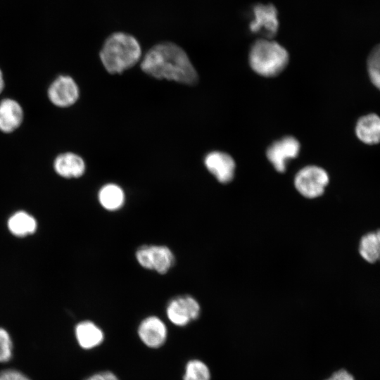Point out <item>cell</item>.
I'll list each match as a JSON object with an SVG mask.
<instances>
[{"label":"cell","mask_w":380,"mask_h":380,"mask_svg":"<svg viewBox=\"0 0 380 380\" xmlns=\"http://www.w3.org/2000/svg\"><path fill=\"white\" fill-rule=\"evenodd\" d=\"M0 380H30L26 375L13 369H7L0 372Z\"/></svg>","instance_id":"obj_22"},{"label":"cell","mask_w":380,"mask_h":380,"mask_svg":"<svg viewBox=\"0 0 380 380\" xmlns=\"http://www.w3.org/2000/svg\"><path fill=\"white\" fill-rule=\"evenodd\" d=\"M25 113L21 104L14 99L4 97L0 99V132L10 134L23 125Z\"/></svg>","instance_id":"obj_13"},{"label":"cell","mask_w":380,"mask_h":380,"mask_svg":"<svg viewBox=\"0 0 380 380\" xmlns=\"http://www.w3.org/2000/svg\"><path fill=\"white\" fill-rule=\"evenodd\" d=\"M201 314V305L192 296H177L169 300L166 315L171 323L177 327H185L196 320Z\"/></svg>","instance_id":"obj_7"},{"label":"cell","mask_w":380,"mask_h":380,"mask_svg":"<svg viewBox=\"0 0 380 380\" xmlns=\"http://www.w3.org/2000/svg\"><path fill=\"white\" fill-rule=\"evenodd\" d=\"M325 380H355V378L347 370L341 369L334 372Z\"/></svg>","instance_id":"obj_24"},{"label":"cell","mask_w":380,"mask_h":380,"mask_svg":"<svg viewBox=\"0 0 380 380\" xmlns=\"http://www.w3.org/2000/svg\"><path fill=\"white\" fill-rule=\"evenodd\" d=\"M294 186L305 198L312 199L321 196L329 182L327 172L317 165L301 168L294 177Z\"/></svg>","instance_id":"obj_5"},{"label":"cell","mask_w":380,"mask_h":380,"mask_svg":"<svg viewBox=\"0 0 380 380\" xmlns=\"http://www.w3.org/2000/svg\"><path fill=\"white\" fill-rule=\"evenodd\" d=\"M141 53L140 45L133 36L115 32L105 41L99 55L106 70L110 74H118L134 66Z\"/></svg>","instance_id":"obj_2"},{"label":"cell","mask_w":380,"mask_h":380,"mask_svg":"<svg viewBox=\"0 0 380 380\" xmlns=\"http://www.w3.org/2000/svg\"><path fill=\"white\" fill-rule=\"evenodd\" d=\"M355 134L359 140L366 144L380 143V117L369 113L360 117L355 124Z\"/></svg>","instance_id":"obj_15"},{"label":"cell","mask_w":380,"mask_h":380,"mask_svg":"<svg viewBox=\"0 0 380 380\" xmlns=\"http://www.w3.org/2000/svg\"><path fill=\"white\" fill-rule=\"evenodd\" d=\"M84 380H120L119 378L110 371H101L87 377Z\"/></svg>","instance_id":"obj_23"},{"label":"cell","mask_w":380,"mask_h":380,"mask_svg":"<svg viewBox=\"0 0 380 380\" xmlns=\"http://www.w3.org/2000/svg\"><path fill=\"white\" fill-rule=\"evenodd\" d=\"M135 258L144 269L160 274L167 273L175 263L174 253L165 245H141L136 250Z\"/></svg>","instance_id":"obj_4"},{"label":"cell","mask_w":380,"mask_h":380,"mask_svg":"<svg viewBox=\"0 0 380 380\" xmlns=\"http://www.w3.org/2000/svg\"><path fill=\"white\" fill-rule=\"evenodd\" d=\"M75 334L79 346L84 350L98 347L104 340L103 330L90 320L77 323L75 327Z\"/></svg>","instance_id":"obj_14"},{"label":"cell","mask_w":380,"mask_h":380,"mask_svg":"<svg viewBox=\"0 0 380 380\" xmlns=\"http://www.w3.org/2000/svg\"><path fill=\"white\" fill-rule=\"evenodd\" d=\"M253 18L249 24L253 33L262 32L269 39L274 36L279 28L277 11L272 5L257 4L253 8Z\"/></svg>","instance_id":"obj_10"},{"label":"cell","mask_w":380,"mask_h":380,"mask_svg":"<svg viewBox=\"0 0 380 380\" xmlns=\"http://www.w3.org/2000/svg\"><path fill=\"white\" fill-rule=\"evenodd\" d=\"M53 172L63 179H77L85 172L84 159L72 151H63L57 154L52 162Z\"/></svg>","instance_id":"obj_12"},{"label":"cell","mask_w":380,"mask_h":380,"mask_svg":"<svg viewBox=\"0 0 380 380\" xmlns=\"http://www.w3.org/2000/svg\"><path fill=\"white\" fill-rule=\"evenodd\" d=\"M137 334L140 340L147 347L157 349L162 347L167 336V327L158 317L151 315L139 323Z\"/></svg>","instance_id":"obj_9"},{"label":"cell","mask_w":380,"mask_h":380,"mask_svg":"<svg viewBox=\"0 0 380 380\" xmlns=\"http://www.w3.org/2000/svg\"><path fill=\"white\" fill-rule=\"evenodd\" d=\"M46 96L52 106L67 109L74 106L80 98V88L74 78L66 74L58 75L49 84Z\"/></svg>","instance_id":"obj_6"},{"label":"cell","mask_w":380,"mask_h":380,"mask_svg":"<svg viewBox=\"0 0 380 380\" xmlns=\"http://www.w3.org/2000/svg\"><path fill=\"white\" fill-rule=\"evenodd\" d=\"M142 70L156 79H165L193 85L198 82L197 72L186 52L171 42L153 46L144 57Z\"/></svg>","instance_id":"obj_1"},{"label":"cell","mask_w":380,"mask_h":380,"mask_svg":"<svg viewBox=\"0 0 380 380\" xmlns=\"http://www.w3.org/2000/svg\"><path fill=\"white\" fill-rule=\"evenodd\" d=\"M10 232L18 236H25L32 234L37 229V222L34 217L25 211H18L8 220Z\"/></svg>","instance_id":"obj_17"},{"label":"cell","mask_w":380,"mask_h":380,"mask_svg":"<svg viewBox=\"0 0 380 380\" xmlns=\"http://www.w3.org/2000/svg\"><path fill=\"white\" fill-rule=\"evenodd\" d=\"M359 253L369 263L380 261V229L369 232L361 238Z\"/></svg>","instance_id":"obj_18"},{"label":"cell","mask_w":380,"mask_h":380,"mask_svg":"<svg viewBox=\"0 0 380 380\" xmlns=\"http://www.w3.org/2000/svg\"><path fill=\"white\" fill-rule=\"evenodd\" d=\"M300 150L298 140L286 136L273 142L267 148L266 156L274 169L281 173L286 171L287 163L298 156Z\"/></svg>","instance_id":"obj_8"},{"label":"cell","mask_w":380,"mask_h":380,"mask_svg":"<svg viewBox=\"0 0 380 380\" xmlns=\"http://www.w3.org/2000/svg\"><path fill=\"white\" fill-rule=\"evenodd\" d=\"M204 164L220 183H229L234 177L235 161L225 152L218 151L210 152L204 158Z\"/></svg>","instance_id":"obj_11"},{"label":"cell","mask_w":380,"mask_h":380,"mask_svg":"<svg viewBox=\"0 0 380 380\" xmlns=\"http://www.w3.org/2000/svg\"><path fill=\"white\" fill-rule=\"evenodd\" d=\"M210 369L202 360L192 359L186 362L183 380H210Z\"/></svg>","instance_id":"obj_19"},{"label":"cell","mask_w":380,"mask_h":380,"mask_svg":"<svg viewBox=\"0 0 380 380\" xmlns=\"http://www.w3.org/2000/svg\"><path fill=\"white\" fill-rule=\"evenodd\" d=\"M13 343L9 334L0 328V362H6L12 357Z\"/></svg>","instance_id":"obj_21"},{"label":"cell","mask_w":380,"mask_h":380,"mask_svg":"<svg viewBox=\"0 0 380 380\" xmlns=\"http://www.w3.org/2000/svg\"><path fill=\"white\" fill-rule=\"evenodd\" d=\"M367 69L371 82L380 90V43L368 55Z\"/></svg>","instance_id":"obj_20"},{"label":"cell","mask_w":380,"mask_h":380,"mask_svg":"<svg viewBox=\"0 0 380 380\" xmlns=\"http://www.w3.org/2000/svg\"><path fill=\"white\" fill-rule=\"evenodd\" d=\"M289 60L286 49L278 42L269 39L255 42L248 56L252 70L258 75L267 77L279 75L287 66Z\"/></svg>","instance_id":"obj_3"},{"label":"cell","mask_w":380,"mask_h":380,"mask_svg":"<svg viewBox=\"0 0 380 380\" xmlns=\"http://www.w3.org/2000/svg\"><path fill=\"white\" fill-rule=\"evenodd\" d=\"M5 89V80L3 71L0 68V96L3 94Z\"/></svg>","instance_id":"obj_25"},{"label":"cell","mask_w":380,"mask_h":380,"mask_svg":"<svg viewBox=\"0 0 380 380\" xmlns=\"http://www.w3.org/2000/svg\"><path fill=\"white\" fill-rule=\"evenodd\" d=\"M97 199L100 205L110 212L120 210L126 201L124 190L115 183H108L102 186L98 191Z\"/></svg>","instance_id":"obj_16"}]
</instances>
